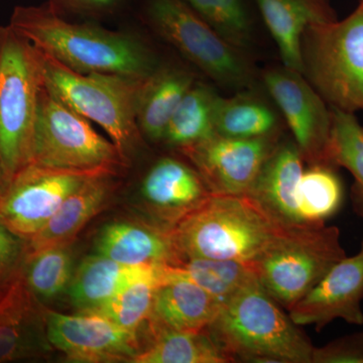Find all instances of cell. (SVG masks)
Returning <instances> with one entry per match:
<instances>
[{
    "mask_svg": "<svg viewBox=\"0 0 363 363\" xmlns=\"http://www.w3.org/2000/svg\"><path fill=\"white\" fill-rule=\"evenodd\" d=\"M9 26L40 52L81 74L147 78L161 66L142 40L89 23L64 20L51 7H14Z\"/></svg>",
    "mask_w": 363,
    "mask_h": 363,
    "instance_id": "6da1fadb",
    "label": "cell"
},
{
    "mask_svg": "<svg viewBox=\"0 0 363 363\" xmlns=\"http://www.w3.org/2000/svg\"><path fill=\"white\" fill-rule=\"evenodd\" d=\"M286 227L248 194L211 193L171 233L182 260H234L255 267Z\"/></svg>",
    "mask_w": 363,
    "mask_h": 363,
    "instance_id": "7a4b0ae2",
    "label": "cell"
},
{
    "mask_svg": "<svg viewBox=\"0 0 363 363\" xmlns=\"http://www.w3.org/2000/svg\"><path fill=\"white\" fill-rule=\"evenodd\" d=\"M207 331L233 362L311 363V340L259 279L224 303Z\"/></svg>",
    "mask_w": 363,
    "mask_h": 363,
    "instance_id": "3957f363",
    "label": "cell"
},
{
    "mask_svg": "<svg viewBox=\"0 0 363 363\" xmlns=\"http://www.w3.org/2000/svg\"><path fill=\"white\" fill-rule=\"evenodd\" d=\"M42 56L9 25L0 26V162L6 186L33 162Z\"/></svg>",
    "mask_w": 363,
    "mask_h": 363,
    "instance_id": "277c9868",
    "label": "cell"
},
{
    "mask_svg": "<svg viewBox=\"0 0 363 363\" xmlns=\"http://www.w3.org/2000/svg\"><path fill=\"white\" fill-rule=\"evenodd\" d=\"M40 52L45 87L74 111L101 126L130 161L143 140L138 124V108L149 77L81 74Z\"/></svg>",
    "mask_w": 363,
    "mask_h": 363,
    "instance_id": "5b68a950",
    "label": "cell"
},
{
    "mask_svg": "<svg viewBox=\"0 0 363 363\" xmlns=\"http://www.w3.org/2000/svg\"><path fill=\"white\" fill-rule=\"evenodd\" d=\"M301 60L302 75L329 107L363 111V4L343 21L308 26Z\"/></svg>",
    "mask_w": 363,
    "mask_h": 363,
    "instance_id": "8992f818",
    "label": "cell"
},
{
    "mask_svg": "<svg viewBox=\"0 0 363 363\" xmlns=\"http://www.w3.org/2000/svg\"><path fill=\"white\" fill-rule=\"evenodd\" d=\"M345 257L338 227L303 223L286 227L253 267L262 288L289 310Z\"/></svg>",
    "mask_w": 363,
    "mask_h": 363,
    "instance_id": "52a82bcc",
    "label": "cell"
},
{
    "mask_svg": "<svg viewBox=\"0 0 363 363\" xmlns=\"http://www.w3.org/2000/svg\"><path fill=\"white\" fill-rule=\"evenodd\" d=\"M128 160L90 121L58 99L45 86L40 91L33 162L48 168L117 174Z\"/></svg>",
    "mask_w": 363,
    "mask_h": 363,
    "instance_id": "ba28073f",
    "label": "cell"
},
{
    "mask_svg": "<svg viewBox=\"0 0 363 363\" xmlns=\"http://www.w3.org/2000/svg\"><path fill=\"white\" fill-rule=\"evenodd\" d=\"M147 16L160 37L217 84L252 89L255 72L245 52L222 39L184 0H152Z\"/></svg>",
    "mask_w": 363,
    "mask_h": 363,
    "instance_id": "9c48e42d",
    "label": "cell"
},
{
    "mask_svg": "<svg viewBox=\"0 0 363 363\" xmlns=\"http://www.w3.org/2000/svg\"><path fill=\"white\" fill-rule=\"evenodd\" d=\"M100 173L106 172L69 171L32 162L13 177L0 195V221L30 240L72 192L86 179Z\"/></svg>",
    "mask_w": 363,
    "mask_h": 363,
    "instance_id": "30bf717a",
    "label": "cell"
},
{
    "mask_svg": "<svg viewBox=\"0 0 363 363\" xmlns=\"http://www.w3.org/2000/svg\"><path fill=\"white\" fill-rule=\"evenodd\" d=\"M262 78L267 92L285 117L304 161L309 164H330L332 111L329 105L298 71L284 66L269 69Z\"/></svg>",
    "mask_w": 363,
    "mask_h": 363,
    "instance_id": "8fae6325",
    "label": "cell"
},
{
    "mask_svg": "<svg viewBox=\"0 0 363 363\" xmlns=\"http://www.w3.org/2000/svg\"><path fill=\"white\" fill-rule=\"evenodd\" d=\"M279 136L233 138L215 133L203 142L179 150L201 176L212 194H247Z\"/></svg>",
    "mask_w": 363,
    "mask_h": 363,
    "instance_id": "7c38bea8",
    "label": "cell"
},
{
    "mask_svg": "<svg viewBox=\"0 0 363 363\" xmlns=\"http://www.w3.org/2000/svg\"><path fill=\"white\" fill-rule=\"evenodd\" d=\"M52 348L76 363L130 362L140 353L138 332L124 329L97 313L65 314L45 308Z\"/></svg>",
    "mask_w": 363,
    "mask_h": 363,
    "instance_id": "4fadbf2b",
    "label": "cell"
},
{
    "mask_svg": "<svg viewBox=\"0 0 363 363\" xmlns=\"http://www.w3.org/2000/svg\"><path fill=\"white\" fill-rule=\"evenodd\" d=\"M362 301L363 238L359 250L334 264L309 293L289 309V316L298 326H315L317 330L337 319L363 325Z\"/></svg>",
    "mask_w": 363,
    "mask_h": 363,
    "instance_id": "5bb4252c",
    "label": "cell"
},
{
    "mask_svg": "<svg viewBox=\"0 0 363 363\" xmlns=\"http://www.w3.org/2000/svg\"><path fill=\"white\" fill-rule=\"evenodd\" d=\"M140 199L150 221L172 230L211 195L192 164L162 157L145 174Z\"/></svg>",
    "mask_w": 363,
    "mask_h": 363,
    "instance_id": "9a60e30c",
    "label": "cell"
},
{
    "mask_svg": "<svg viewBox=\"0 0 363 363\" xmlns=\"http://www.w3.org/2000/svg\"><path fill=\"white\" fill-rule=\"evenodd\" d=\"M45 307L28 290L21 274L0 294V363L47 358Z\"/></svg>",
    "mask_w": 363,
    "mask_h": 363,
    "instance_id": "2e32d148",
    "label": "cell"
},
{
    "mask_svg": "<svg viewBox=\"0 0 363 363\" xmlns=\"http://www.w3.org/2000/svg\"><path fill=\"white\" fill-rule=\"evenodd\" d=\"M95 253L126 266H176L182 262L171 230L154 222L116 221L97 234Z\"/></svg>",
    "mask_w": 363,
    "mask_h": 363,
    "instance_id": "e0dca14e",
    "label": "cell"
},
{
    "mask_svg": "<svg viewBox=\"0 0 363 363\" xmlns=\"http://www.w3.org/2000/svg\"><path fill=\"white\" fill-rule=\"evenodd\" d=\"M221 303L193 281L160 267L150 327L177 331L206 330L221 309Z\"/></svg>",
    "mask_w": 363,
    "mask_h": 363,
    "instance_id": "ac0fdd59",
    "label": "cell"
},
{
    "mask_svg": "<svg viewBox=\"0 0 363 363\" xmlns=\"http://www.w3.org/2000/svg\"><path fill=\"white\" fill-rule=\"evenodd\" d=\"M304 162L294 140L279 142L247 193L285 226L305 223L297 207V189L304 172Z\"/></svg>",
    "mask_w": 363,
    "mask_h": 363,
    "instance_id": "d6986e66",
    "label": "cell"
},
{
    "mask_svg": "<svg viewBox=\"0 0 363 363\" xmlns=\"http://www.w3.org/2000/svg\"><path fill=\"white\" fill-rule=\"evenodd\" d=\"M116 174L100 173L86 179L72 192L42 229L28 240V252L70 245L79 233L108 203Z\"/></svg>",
    "mask_w": 363,
    "mask_h": 363,
    "instance_id": "ffe728a7",
    "label": "cell"
},
{
    "mask_svg": "<svg viewBox=\"0 0 363 363\" xmlns=\"http://www.w3.org/2000/svg\"><path fill=\"white\" fill-rule=\"evenodd\" d=\"M284 66L302 74L301 40L308 26L336 21L327 0H255Z\"/></svg>",
    "mask_w": 363,
    "mask_h": 363,
    "instance_id": "44dd1931",
    "label": "cell"
},
{
    "mask_svg": "<svg viewBox=\"0 0 363 363\" xmlns=\"http://www.w3.org/2000/svg\"><path fill=\"white\" fill-rule=\"evenodd\" d=\"M157 267L126 266L94 253L76 267L67 294L78 312H95L125 286L154 274Z\"/></svg>",
    "mask_w": 363,
    "mask_h": 363,
    "instance_id": "7402d4cb",
    "label": "cell"
},
{
    "mask_svg": "<svg viewBox=\"0 0 363 363\" xmlns=\"http://www.w3.org/2000/svg\"><path fill=\"white\" fill-rule=\"evenodd\" d=\"M195 83L190 71L173 66L161 65L147 79L138 108V124L143 138L162 142L174 112Z\"/></svg>",
    "mask_w": 363,
    "mask_h": 363,
    "instance_id": "603a6c76",
    "label": "cell"
},
{
    "mask_svg": "<svg viewBox=\"0 0 363 363\" xmlns=\"http://www.w3.org/2000/svg\"><path fill=\"white\" fill-rule=\"evenodd\" d=\"M152 342L131 363H229L233 358L209 332L150 327Z\"/></svg>",
    "mask_w": 363,
    "mask_h": 363,
    "instance_id": "cb8c5ba5",
    "label": "cell"
},
{
    "mask_svg": "<svg viewBox=\"0 0 363 363\" xmlns=\"http://www.w3.org/2000/svg\"><path fill=\"white\" fill-rule=\"evenodd\" d=\"M214 128L217 135L227 138H272L279 136V121L272 106L250 89L217 98Z\"/></svg>",
    "mask_w": 363,
    "mask_h": 363,
    "instance_id": "d4e9b609",
    "label": "cell"
},
{
    "mask_svg": "<svg viewBox=\"0 0 363 363\" xmlns=\"http://www.w3.org/2000/svg\"><path fill=\"white\" fill-rule=\"evenodd\" d=\"M218 96L209 86L195 83L174 112L162 142L181 150L214 135V111Z\"/></svg>",
    "mask_w": 363,
    "mask_h": 363,
    "instance_id": "484cf974",
    "label": "cell"
},
{
    "mask_svg": "<svg viewBox=\"0 0 363 363\" xmlns=\"http://www.w3.org/2000/svg\"><path fill=\"white\" fill-rule=\"evenodd\" d=\"M169 269L199 286L222 305L257 279L252 266L234 260L188 259Z\"/></svg>",
    "mask_w": 363,
    "mask_h": 363,
    "instance_id": "4316f807",
    "label": "cell"
},
{
    "mask_svg": "<svg viewBox=\"0 0 363 363\" xmlns=\"http://www.w3.org/2000/svg\"><path fill=\"white\" fill-rule=\"evenodd\" d=\"M330 164H312L304 169L297 189L298 215L305 223H325L342 207V181Z\"/></svg>",
    "mask_w": 363,
    "mask_h": 363,
    "instance_id": "83f0119b",
    "label": "cell"
},
{
    "mask_svg": "<svg viewBox=\"0 0 363 363\" xmlns=\"http://www.w3.org/2000/svg\"><path fill=\"white\" fill-rule=\"evenodd\" d=\"M71 245L43 248L26 253L21 278L30 292L42 304L68 291L75 271Z\"/></svg>",
    "mask_w": 363,
    "mask_h": 363,
    "instance_id": "f1b7e54d",
    "label": "cell"
},
{
    "mask_svg": "<svg viewBox=\"0 0 363 363\" xmlns=\"http://www.w3.org/2000/svg\"><path fill=\"white\" fill-rule=\"evenodd\" d=\"M331 111L329 162L347 169L354 178L351 200L354 211L363 217V128L354 113L336 108H331Z\"/></svg>",
    "mask_w": 363,
    "mask_h": 363,
    "instance_id": "f546056e",
    "label": "cell"
},
{
    "mask_svg": "<svg viewBox=\"0 0 363 363\" xmlns=\"http://www.w3.org/2000/svg\"><path fill=\"white\" fill-rule=\"evenodd\" d=\"M203 21L235 49L252 44L253 26L243 0H184Z\"/></svg>",
    "mask_w": 363,
    "mask_h": 363,
    "instance_id": "4dcf8cb0",
    "label": "cell"
},
{
    "mask_svg": "<svg viewBox=\"0 0 363 363\" xmlns=\"http://www.w3.org/2000/svg\"><path fill=\"white\" fill-rule=\"evenodd\" d=\"M160 267L154 274L125 286L92 313L106 317L124 329L138 332L145 321H149L152 314L155 293L160 284Z\"/></svg>",
    "mask_w": 363,
    "mask_h": 363,
    "instance_id": "1f68e13d",
    "label": "cell"
},
{
    "mask_svg": "<svg viewBox=\"0 0 363 363\" xmlns=\"http://www.w3.org/2000/svg\"><path fill=\"white\" fill-rule=\"evenodd\" d=\"M28 253V240L0 221V294L20 277Z\"/></svg>",
    "mask_w": 363,
    "mask_h": 363,
    "instance_id": "d6a6232c",
    "label": "cell"
},
{
    "mask_svg": "<svg viewBox=\"0 0 363 363\" xmlns=\"http://www.w3.org/2000/svg\"><path fill=\"white\" fill-rule=\"evenodd\" d=\"M311 363H363V331L314 347Z\"/></svg>",
    "mask_w": 363,
    "mask_h": 363,
    "instance_id": "836d02e7",
    "label": "cell"
},
{
    "mask_svg": "<svg viewBox=\"0 0 363 363\" xmlns=\"http://www.w3.org/2000/svg\"><path fill=\"white\" fill-rule=\"evenodd\" d=\"M121 0H49L48 6L60 16L66 13L97 16L111 11Z\"/></svg>",
    "mask_w": 363,
    "mask_h": 363,
    "instance_id": "e575fe53",
    "label": "cell"
},
{
    "mask_svg": "<svg viewBox=\"0 0 363 363\" xmlns=\"http://www.w3.org/2000/svg\"><path fill=\"white\" fill-rule=\"evenodd\" d=\"M6 183L4 179V171H2L1 162H0V195L6 190Z\"/></svg>",
    "mask_w": 363,
    "mask_h": 363,
    "instance_id": "d590c367",
    "label": "cell"
},
{
    "mask_svg": "<svg viewBox=\"0 0 363 363\" xmlns=\"http://www.w3.org/2000/svg\"><path fill=\"white\" fill-rule=\"evenodd\" d=\"M362 4H363V0H362Z\"/></svg>",
    "mask_w": 363,
    "mask_h": 363,
    "instance_id": "8d00e7d4",
    "label": "cell"
}]
</instances>
